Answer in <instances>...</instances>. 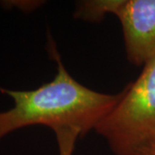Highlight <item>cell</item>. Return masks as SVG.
Instances as JSON below:
<instances>
[{
	"mask_svg": "<svg viewBox=\"0 0 155 155\" xmlns=\"http://www.w3.org/2000/svg\"><path fill=\"white\" fill-rule=\"evenodd\" d=\"M55 133L60 155H73L75 144L80 132L76 128L61 127L54 130Z\"/></svg>",
	"mask_w": 155,
	"mask_h": 155,
	"instance_id": "obj_5",
	"label": "cell"
},
{
	"mask_svg": "<svg viewBox=\"0 0 155 155\" xmlns=\"http://www.w3.org/2000/svg\"><path fill=\"white\" fill-rule=\"evenodd\" d=\"M118 2L119 0L82 1L78 4L75 17L90 22H98L106 14H114Z\"/></svg>",
	"mask_w": 155,
	"mask_h": 155,
	"instance_id": "obj_4",
	"label": "cell"
},
{
	"mask_svg": "<svg viewBox=\"0 0 155 155\" xmlns=\"http://www.w3.org/2000/svg\"><path fill=\"white\" fill-rule=\"evenodd\" d=\"M114 15L122 24L127 60L144 66L155 56V0H119Z\"/></svg>",
	"mask_w": 155,
	"mask_h": 155,
	"instance_id": "obj_3",
	"label": "cell"
},
{
	"mask_svg": "<svg viewBox=\"0 0 155 155\" xmlns=\"http://www.w3.org/2000/svg\"><path fill=\"white\" fill-rule=\"evenodd\" d=\"M50 52L57 61V73L49 83L33 91L0 88L14 101L13 108L0 112V140L19 128L45 125L53 130L76 128L81 136L96 126L122 98L123 91L106 94L92 91L68 73L54 46Z\"/></svg>",
	"mask_w": 155,
	"mask_h": 155,
	"instance_id": "obj_1",
	"label": "cell"
},
{
	"mask_svg": "<svg viewBox=\"0 0 155 155\" xmlns=\"http://www.w3.org/2000/svg\"><path fill=\"white\" fill-rule=\"evenodd\" d=\"M95 130L116 155H155V56Z\"/></svg>",
	"mask_w": 155,
	"mask_h": 155,
	"instance_id": "obj_2",
	"label": "cell"
}]
</instances>
